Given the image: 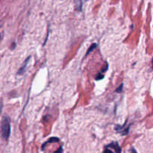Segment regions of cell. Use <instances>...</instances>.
<instances>
[{"label": "cell", "mask_w": 153, "mask_h": 153, "mask_svg": "<svg viewBox=\"0 0 153 153\" xmlns=\"http://www.w3.org/2000/svg\"><path fill=\"white\" fill-rule=\"evenodd\" d=\"M152 61H153V59H152Z\"/></svg>", "instance_id": "13"}, {"label": "cell", "mask_w": 153, "mask_h": 153, "mask_svg": "<svg viewBox=\"0 0 153 153\" xmlns=\"http://www.w3.org/2000/svg\"><path fill=\"white\" fill-rule=\"evenodd\" d=\"M103 78H104V75L102 74V72H100V73H98L97 77H96V80H101V79H102Z\"/></svg>", "instance_id": "7"}, {"label": "cell", "mask_w": 153, "mask_h": 153, "mask_svg": "<svg viewBox=\"0 0 153 153\" xmlns=\"http://www.w3.org/2000/svg\"><path fill=\"white\" fill-rule=\"evenodd\" d=\"M131 153H137V152H136L135 149H134V148H131Z\"/></svg>", "instance_id": "11"}, {"label": "cell", "mask_w": 153, "mask_h": 153, "mask_svg": "<svg viewBox=\"0 0 153 153\" xmlns=\"http://www.w3.org/2000/svg\"><path fill=\"white\" fill-rule=\"evenodd\" d=\"M59 140H60V139L58 138V137H51V138H49V140H47V141L45 142V143H43V146H42V150H43V149H44L45 146H46V144H48V143H56V142H58V141H59Z\"/></svg>", "instance_id": "3"}, {"label": "cell", "mask_w": 153, "mask_h": 153, "mask_svg": "<svg viewBox=\"0 0 153 153\" xmlns=\"http://www.w3.org/2000/svg\"><path fill=\"white\" fill-rule=\"evenodd\" d=\"M1 132L3 138L7 140L10 134V120L6 116L3 117L2 120H1Z\"/></svg>", "instance_id": "1"}, {"label": "cell", "mask_w": 153, "mask_h": 153, "mask_svg": "<svg viewBox=\"0 0 153 153\" xmlns=\"http://www.w3.org/2000/svg\"><path fill=\"white\" fill-rule=\"evenodd\" d=\"M126 126V123L124 124L123 126H119V125H117V126H116V127H115V129H116V131H117V132H120L121 131V130L123 129V128H124V127ZM123 135H125V134H128V129H124V130H123Z\"/></svg>", "instance_id": "4"}, {"label": "cell", "mask_w": 153, "mask_h": 153, "mask_svg": "<svg viewBox=\"0 0 153 153\" xmlns=\"http://www.w3.org/2000/svg\"><path fill=\"white\" fill-rule=\"evenodd\" d=\"M123 87V84H121L120 86L118 87V88H117V90L115 91V92H117V93H121V92H122Z\"/></svg>", "instance_id": "8"}, {"label": "cell", "mask_w": 153, "mask_h": 153, "mask_svg": "<svg viewBox=\"0 0 153 153\" xmlns=\"http://www.w3.org/2000/svg\"><path fill=\"white\" fill-rule=\"evenodd\" d=\"M61 152H62V149H61V147L58 151H57L56 152H55V153H61Z\"/></svg>", "instance_id": "12"}, {"label": "cell", "mask_w": 153, "mask_h": 153, "mask_svg": "<svg viewBox=\"0 0 153 153\" xmlns=\"http://www.w3.org/2000/svg\"><path fill=\"white\" fill-rule=\"evenodd\" d=\"M108 68V64H106V65H105V67H103V68L102 69L101 72H103V73H105V72H106V71H107Z\"/></svg>", "instance_id": "9"}, {"label": "cell", "mask_w": 153, "mask_h": 153, "mask_svg": "<svg viewBox=\"0 0 153 153\" xmlns=\"http://www.w3.org/2000/svg\"><path fill=\"white\" fill-rule=\"evenodd\" d=\"M29 58H30V57H28V58H27L26 60H25V63H24V64H23V66H22V67H21L20 69H19V71H18V74H19V75L23 74V73H24V72H25V67H26L27 64H28V60H29Z\"/></svg>", "instance_id": "5"}, {"label": "cell", "mask_w": 153, "mask_h": 153, "mask_svg": "<svg viewBox=\"0 0 153 153\" xmlns=\"http://www.w3.org/2000/svg\"><path fill=\"white\" fill-rule=\"evenodd\" d=\"M97 43H93V44L91 46V47H90L89 49H88V52H87V53H86V55H85V56H87V55H88V54L90 53V52H91L93 50H94V49H95L96 48H97Z\"/></svg>", "instance_id": "6"}, {"label": "cell", "mask_w": 153, "mask_h": 153, "mask_svg": "<svg viewBox=\"0 0 153 153\" xmlns=\"http://www.w3.org/2000/svg\"><path fill=\"white\" fill-rule=\"evenodd\" d=\"M104 153H114L112 151H111L109 149H105V152Z\"/></svg>", "instance_id": "10"}, {"label": "cell", "mask_w": 153, "mask_h": 153, "mask_svg": "<svg viewBox=\"0 0 153 153\" xmlns=\"http://www.w3.org/2000/svg\"><path fill=\"white\" fill-rule=\"evenodd\" d=\"M105 148H112V149H114L115 152L116 153H121V149L120 147L119 144H118L117 142H114V143H111L109 145H108Z\"/></svg>", "instance_id": "2"}]
</instances>
